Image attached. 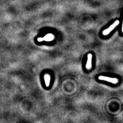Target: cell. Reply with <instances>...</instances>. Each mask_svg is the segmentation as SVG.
I'll return each instance as SVG.
<instances>
[{
    "label": "cell",
    "instance_id": "4",
    "mask_svg": "<svg viewBox=\"0 0 123 123\" xmlns=\"http://www.w3.org/2000/svg\"><path fill=\"white\" fill-rule=\"evenodd\" d=\"M92 55L91 53L88 54L87 62L86 65V67L87 69H90L92 67Z\"/></svg>",
    "mask_w": 123,
    "mask_h": 123
},
{
    "label": "cell",
    "instance_id": "3",
    "mask_svg": "<svg viewBox=\"0 0 123 123\" xmlns=\"http://www.w3.org/2000/svg\"><path fill=\"white\" fill-rule=\"evenodd\" d=\"M54 38V36L51 34H48L47 35L45 36L43 38H38L37 40L38 42H42L44 40H46L47 41H50L52 40Z\"/></svg>",
    "mask_w": 123,
    "mask_h": 123
},
{
    "label": "cell",
    "instance_id": "1",
    "mask_svg": "<svg viewBox=\"0 0 123 123\" xmlns=\"http://www.w3.org/2000/svg\"><path fill=\"white\" fill-rule=\"evenodd\" d=\"M120 24V21L118 20H117L115 22H114L113 24L111 25L110 26H109L108 28L107 29H105L104 31L103 32V34L104 36H107L108 35V34L112 31L116 27L119 25Z\"/></svg>",
    "mask_w": 123,
    "mask_h": 123
},
{
    "label": "cell",
    "instance_id": "2",
    "mask_svg": "<svg viewBox=\"0 0 123 123\" xmlns=\"http://www.w3.org/2000/svg\"><path fill=\"white\" fill-rule=\"evenodd\" d=\"M98 79L101 80H105V81L109 82L113 84H117L118 82V80L116 78H112L105 76H99L98 77Z\"/></svg>",
    "mask_w": 123,
    "mask_h": 123
},
{
    "label": "cell",
    "instance_id": "5",
    "mask_svg": "<svg viewBox=\"0 0 123 123\" xmlns=\"http://www.w3.org/2000/svg\"><path fill=\"white\" fill-rule=\"evenodd\" d=\"M44 80L45 84L47 87L49 86L50 82V76L48 74H46L44 75Z\"/></svg>",
    "mask_w": 123,
    "mask_h": 123
}]
</instances>
